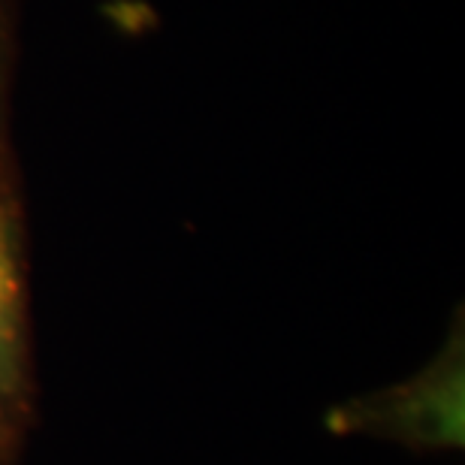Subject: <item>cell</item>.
Masks as SVG:
<instances>
[{
  "label": "cell",
  "instance_id": "3957f363",
  "mask_svg": "<svg viewBox=\"0 0 465 465\" xmlns=\"http://www.w3.org/2000/svg\"><path fill=\"white\" fill-rule=\"evenodd\" d=\"M15 58H18V25H15V4L0 0V173L18 170L13 152V79H15Z\"/></svg>",
  "mask_w": 465,
  "mask_h": 465
},
{
  "label": "cell",
  "instance_id": "7a4b0ae2",
  "mask_svg": "<svg viewBox=\"0 0 465 465\" xmlns=\"http://www.w3.org/2000/svg\"><path fill=\"white\" fill-rule=\"evenodd\" d=\"M31 339V257L18 170L0 173V420L25 432L36 423Z\"/></svg>",
  "mask_w": 465,
  "mask_h": 465
},
{
  "label": "cell",
  "instance_id": "277c9868",
  "mask_svg": "<svg viewBox=\"0 0 465 465\" xmlns=\"http://www.w3.org/2000/svg\"><path fill=\"white\" fill-rule=\"evenodd\" d=\"M25 448V432H18L15 426L0 420V465H18Z\"/></svg>",
  "mask_w": 465,
  "mask_h": 465
},
{
  "label": "cell",
  "instance_id": "6da1fadb",
  "mask_svg": "<svg viewBox=\"0 0 465 465\" xmlns=\"http://www.w3.org/2000/svg\"><path fill=\"white\" fill-rule=\"evenodd\" d=\"M323 426L341 439L396 444L411 453H460L465 448V323L462 312L441 348L408 378L341 399Z\"/></svg>",
  "mask_w": 465,
  "mask_h": 465
}]
</instances>
